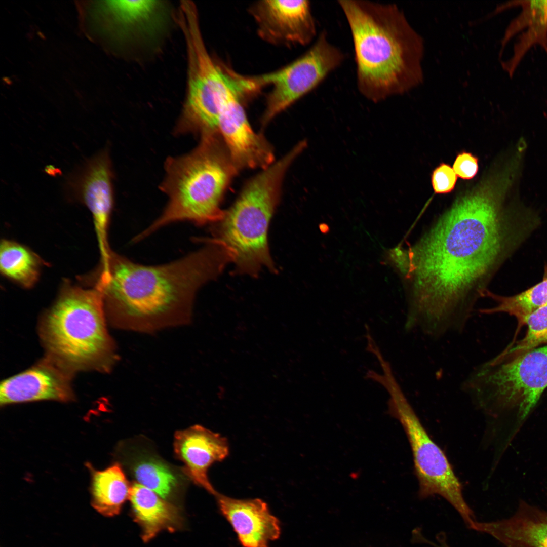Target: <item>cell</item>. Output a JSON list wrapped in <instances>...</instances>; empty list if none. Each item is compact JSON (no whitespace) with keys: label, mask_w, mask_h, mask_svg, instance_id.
I'll use <instances>...</instances> for the list:
<instances>
[{"label":"cell","mask_w":547,"mask_h":547,"mask_svg":"<svg viewBox=\"0 0 547 547\" xmlns=\"http://www.w3.org/2000/svg\"><path fill=\"white\" fill-rule=\"evenodd\" d=\"M174 452L184 464L185 471L197 485L214 495L217 491L207 476L209 467L228 455L225 438L204 427L196 425L175 434Z\"/></svg>","instance_id":"9a60e30c"},{"label":"cell","mask_w":547,"mask_h":547,"mask_svg":"<svg viewBox=\"0 0 547 547\" xmlns=\"http://www.w3.org/2000/svg\"><path fill=\"white\" fill-rule=\"evenodd\" d=\"M243 95L233 80L226 84L218 106L219 133L239 170L264 169L275 161L274 149L266 138L256 132L242 103Z\"/></svg>","instance_id":"8fae6325"},{"label":"cell","mask_w":547,"mask_h":547,"mask_svg":"<svg viewBox=\"0 0 547 547\" xmlns=\"http://www.w3.org/2000/svg\"><path fill=\"white\" fill-rule=\"evenodd\" d=\"M486 297L493 299L497 303L491 308L480 309L481 314L491 315L505 312L515 317L519 324L537 308L547 304V277L530 288L510 296L498 295L489 290Z\"/></svg>","instance_id":"603a6c76"},{"label":"cell","mask_w":547,"mask_h":547,"mask_svg":"<svg viewBox=\"0 0 547 547\" xmlns=\"http://www.w3.org/2000/svg\"><path fill=\"white\" fill-rule=\"evenodd\" d=\"M344 58L342 51L328 40L324 30L302 56L277 70L258 75L262 87H271L261 118L262 125L268 124L317 87L342 64Z\"/></svg>","instance_id":"30bf717a"},{"label":"cell","mask_w":547,"mask_h":547,"mask_svg":"<svg viewBox=\"0 0 547 547\" xmlns=\"http://www.w3.org/2000/svg\"><path fill=\"white\" fill-rule=\"evenodd\" d=\"M457 176L449 165L442 163L432 172L431 183L435 193L446 194L455 188Z\"/></svg>","instance_id":"484cf974"},{"label":"cell","mask_w":547,"mask_h":547,"mask_svg":"<svg viewBox=\"0 0 547 547\" xmlns=\"http://www.w3.org/2000/svg\"><path fill=\"white\" fill-rule=\"evenodd\" d=\"M129 499L145 542L163 531L173 532L182 525V517L176 506L139 483L131 485Z\"/></svg>","instance_id":"d6986e66"},{"label":"cell","mask_w":547,"mask_h":547,"mask_svg":"<svg viewBox=\"0 0 547 547\" xmlns=\"http://www.w3.org/2000/svg\"><path fill=\"white\" fill-rule=\"evenodd\" d=\"M338 3L351 34L357 86L362 95L378 103L422 84L424 41L396 5Z\"/></svg>","instance_id":"3957f363"},{"label":"cell","mask_w":547,"mask_h":547,"mask_svg":"<svg viewBox=\"0 0 547 547\" xmlns=\"http://www.w3.org/2000/svg\"><path fill=\"white\" fill-rule=\"evenodd\" d=\"M113 173L109 149L104 148L89 159L67 182V190L91 212L101 257L106 266L112 250L108 230L113 207Z\"/></svg>","instance_id":"7c38bea8"},{"label":"cell","mask_w":547,"mask_h":547,"mask_svg":"<svg viewBox=\"0 0 547 547\" xmlns=\"http://www.w3.org/2000/svg\"><path fill=\"white\" fill-rule=\"evenodd\" d=\"M248 12L260 38L270 45L305 46L316 35L308 1L262 0L250 5Z\"/></svg>","instance_id":"4fadbf2b"},{"label":"cell","mask_w":547,"mask_h":547,"mask_svg":"<svg viewBox=\"0 0 547 547\" xmlns=\"http://www.w3.org/2000/svg\"><path fill=\"white\" fill-rule=\"evenodd\" d=\"M294 145L279 160L250 179L220 220L213 238L231 251L236 271L256 277L263 267L277 271L268 244V229L279 203L286 174L302 153Z\"/></svg>","instance_id":"8992f818"},{"label":"cell","mask_w":547,"mask_h":547,"mask_svg":"<svg viewBox=\"0 0 547 547\" xmlns=\"http://www.w3.org/2000/svg\"><path fill=\"white\" fill-rule=\"evenodd\" d=\"M106 319L97 286L87 289L65 283L41 321L46 357L71 374L90 370L109 372L118 356Z\"/></svg>","instance_id":"5b68a950"},{"label":"cell","mask_w":547,"mask_h":547,"mask_svg":"<svg viewBox=\"0 0 547 547\" xmlns=\"http://www.w3.org/2000/svg\"><path fill=\"white\" fill-rule=\"evenodd\" d=\"M171 262L144 265L111 251L95 284L107 319L115 327L140 332L187 324L199 289L232 262L229 249L212 239Z\"/></svg>","instance_id":"7a4b0ae2"},{"label":"cell","mask_w":547,"mask_h":547,"mask_svg":"<svg viewBox=\"0 0 547 547\" xmlns=\"http://www.w3.org/2000/svg\"><path fill=\"white\" fill-rule=\"evenodd\" d=\"M214 496L244 547H268L270 541L279 538V521L261 499H238L217 492Z\"/></svg>","instance_id":"2e32d148"},{"label":"cell","mask_w":547,"mask_h":547,"mask_svg":"<svg viewBox=\"0 0 547 547\" xmlns=\"http://www.w3.org/2000/svg\"><path fill=\"white\" fill-rule=\"evenodd\" d=\"M516 6L521 11L507 26L501 40L502 48L517 33L512 57L502 63L503 69L512 76L528 51L534 45H540L547 52V1H511L500 5L493 13H498Z\"/></svg>","instance_id":"ac0fdd59"},{"label":"cell","mask_w":547,"mask_h":547,"mask_svg":"<svg viewBox=\"0 0 547 547\" xmlns=\"http://www.w3.org/2000/svg\"><path fill=\"white\" fill-rule=\"evenodd\" d=\"M42 262L28 248L3 240L0 247V269L5 277L24 288H31L38 279Z\"/></svg>","instance_id":"7402d4cb"},{"label":"cell","mask_w":547,"mask_h":547,"mask_svg":"<svg viewBox=\"0 0 547 547\" xmlns=\"http://www.w3.org/2000/svg\"><path fill=\"white\" fill-rule=\"evenodd\" d=\"M176 20L186 42L188 79L186 99L174 133L201 136L219 132L218 105L228 70L217 64L208 52L196 5H184Z\"/></svg>","instance_id":"9c48e42d"},{"label":"cell","mask_w":547,"mask_h":547,"mask_svg":"<svg viewBox=\"0 0 547 547\" xmlns=\"http://www.w3.org/2000/svg\"><path fill=\"white\" fill-rule=\"evenodd\" d=\"M527 330L524 337L515 345H509L501 353L518 355L547 343V304L533 311L522 321Z\"/></svg>","instance_id":"d4e9b609"},{"label":"cell","mask_w":547,"mask_h":547,"mask_svg":"<svg viewBox=\"0 0 547 547\" xmlns=\"http://www.w3.org/2000/svg\"><path fill=\"white\" fill-rule=\"evenodd\" d=\"M475 530L492 537L504 547H547V508L521 500L511 516L477 521Z\"/></svg>","instance_id":"e0dca14e"},{"label":"cell","mask_w":547,"mask_h":547,"mask_svg":"<svg viewBox=\"0 0 547 547\" xmlns=\"http://www.w3.org/2000/svg\"><path fill=\"white\" fill-rule=\"evenodd\" d=\"M160 190L168 198L161 215L135 236L138 242L172 223L187 221L198 225L221 220L224 193L239 172L219 133L200 136L190 152L170 157L165 163Z\"/></svg>","instance_id":"277c9868"},{"label":"cell","mask_w":547,"mask_h":547,"mask_svg":"<svg viewBox=\"0 0 547 547\" xmlns=\"http://www.w3.org/2000/svg\"><path fill=\"white\" fill-rule=\"evenodd\" d=\"M375 373L372 379L389 395L390 414L402 425L412 451L421 499L434 495L445 499L457 512L467 527L476 521L473 510L465 501L462 485L447 456L431 439L406 398L389 366Z\"/></svg>","instance_id":"ba28073f"},{"label":"cell","mask_w":547,"mask_h":547,"mask_svg":"<svg viewBox=\"0 0 547 547\" xmlns=\"http://www.w3.org/2000/svg\"><path fill=\"white\" fill-rule=\"evenodd\" d=\"M478 159L465 151L458 153L454 161L453 169L459 178L464 180L473 179L479 170Z\"/></svg>","instance_id":"4316f807"},{"label":"cell","mask_w":547,"mask_h":547,"mask_svg":"<svg viewBox=\"0 0 547 547\" xmlns=\"http://www.w3.org/2000/svg\"><path fill=\"white\" fill-rule=\"evenodd\" d=\"M71 375L46 357L31 368L2 382L1 405L44 400H71Z\"/></svg>","instance_id":"5bb4252c"},{"label":"cell","mask_w":547,"mask_h":547,"mask_svg":"<svg viewBox=\"0 0 547 547\" xmlns=\"http://www.w3.org/2000/svg\"><path fill=\"white\" fill-rule=\"evenodd\" d=\"M513 183L496 174L452 204L391 259L407 281L405 329L432 338L461 333L496 271L534 228L527 209L506 206Z\"/></svg>","instance_id":"6da1fadb"},{"label":"cell","mask_w":547,"mask_h":547,"mask_svg":"<svg viewBox=\"0 0 547 547\" xmlns=\"http://www.w3.org/2000/svg\"><path fill=\"white\" fill-rule=\"evenodd\" d=\"M546 388L547 344L516 356L500 353L476 367L461 384L481 408L514 415L517 432Z\"/></svg>","instance_id":"52a82bcc"},{"label":"cell","mask_w":547,"mask_h":547,"mask_svg":"<svg viewBox=\"0 0 547 547\" xmlns=\"http://www.w3.org/2000/svg\"><path fill=\"white\" fill-rule=\"evenodd\" d=\"M131 488V485L118 463L103 471H92L91 506L104 517L116 516L129 499Z\"/></svg>","instance_id":"ffe728a7"},{"label":"cell","mask_w":547,"mask_h":547,"mask_svg":"<svg viewBox=\"0 0 547 547\" xmlns=\"http://www.w3.org/2000/svg\"><path fill=\"white\" fill-rule=\"evenodd\" d=\"M134 474L139 483L166 499L174 491L177 480L169 468L154 459H146L134 466Z\"/></svg>","instance_id":"cb8c5ba5"},{"label":"cell","mask_w":547,"mask_h":547,"mask_svg":"<svg viewBox=\"0 0 547 547\" xmlns=\"http://www.w3.org/2000/svg\"><path fill=\"white\" fill-rule=\"evenodd\" d=\"M57 169L53 166H48L45 168V172L49 175H54L58 173Z\"/></svg>","instance_id":"83f0119b"},{"label":"cell","mask_w":547,"mask_h":547,"mask_svg":"<svg viewBox=\"0 0 547 547\" xmlns=\"http://www.w3.org/2000/svg\"><path fill=\"white\" fill-rule=\"evenodd\" d=\"M162 6L158 1L105 2V16L121 34L145 29L154 23Z\"/></svg>","instance_id":"44dd1931"}]
</instances>
